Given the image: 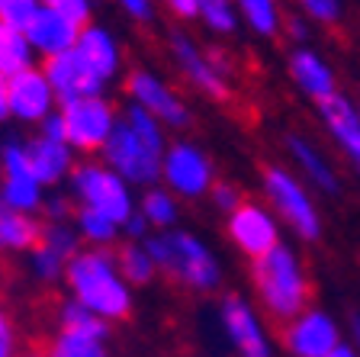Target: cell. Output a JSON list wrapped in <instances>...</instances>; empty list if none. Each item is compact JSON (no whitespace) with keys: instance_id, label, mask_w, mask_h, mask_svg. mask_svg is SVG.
I'll return each mask as SVG.
<instances>
[{"instance_id":"1","label":"cell","mask_w":360,"mask_h":357,"mask_svg":"<svg viewBox=\"0 0 360 357\" xmlns=\"http://www.w3.org/2000/svg\"><path fill=\"white\" fill-rule=\"evenodd\" d=\"M158 274L190 296H216L225 287V261L206 235L177 225L148 238Z\"/></svg>"},{"instance_id":"2","label":"cell","mask_w":360,"mask_h":357,"mask_svg":"<svg viewBox=\"0 0 360 357\" xmlns=\"http://www.w3.org/2000/svg\"><path fill=\"white\" fill-rule=\"evenodd\" d=\"M61 287L71 299L94 309L110 325H122L135 315V293L139 290L126 280L112 248H81L68 261Z\"/></svg>"},{"instance_id":"3","label":"cell","mask_w":360,"mask_h":357,"mask_svg":"<svg viewBox=\"0 0 360 357\" xmlns=\"http://www.w3.org/2000/svg\"><path fill=\"white\" fill-rule=\"evenodd\" d=\"M248 283H251V296L264 309L270 322H283L296 319L302 309L312 306V277L302 254L292 245H277L270 254L251 261L248 264Z\"/></svg>"},{"instance_id":"4","label":"cell","mask_w":360,"mask_h":357,"mask_svg":"<svg viewBox=\"0 0 360 357\" xmlns=\"http://www.w3.org/2000/svg\"><path fill=\"white\" fill-rule=\"evenodd\" d=\"M165 52L174 75L196 97L222 106L235 97V58L219 45H202L184 26H174L165 36Z\"/></svg>"},{"instance_id":"5","label":"cell","mask_w":360,"mask_h":357,"mask_svg":"<svg viewBox=\"0 0 360 357\" xmlns=\"http://www.w3.org/2000/svg\"><path fill=\"white\" fill-rule=\"evenodd\" d=\"M261 200L280 216L286 232L312 245L325 232L322 209L315 203V190L283 161H270L261 168Z\"/></svg>"},{"instance_id":"6","label":"cell","mask_w":360,"mask_h":357,"mask_svg":"<svg viewBox=\"0 0 360 357\" xmlns=\"http://www.w3.org/2000/svg\"><path fill=\"white\" fill-rule=\"evenodd\" d=\"M68 194L77 206L97 209V213H106L116 223H126L129 216L139 213V190L122 177L120 171H112L110 164L100 155L94 158H81L75 164V171L68 177Z\"/></svg>"},{"instance_id":"7","label":"cell","mask_w":360,"mask_h":357,"mask_svg":"<svg viewBox=\"0 0 360 357\" xmlns=\"http://www.w3.org/2000/svg\"><path fill=\"white\" fill-rule=\"evenodd\" d=\"M122 87H126L129 104H139L155 119H161L167 126V132L184 135L193 126V106L187 104V97L180 94L177 84L165 71H158L151 65H135L126 71Z\"/></svg>"},{"instance_id":"8","label":"cell","mask_w":360,"mask_h":357,"mask_svg":"<svg viewBox=\"0 0 360 357\" xmlns=\"http://www.w3.org/2000/svg\"><path fill=\"white\" fill-rule=\"evenodd\" d=\"M216 180L219 171L210 149L190 135H174L161 158V184L171 187L184 203H200L210 196Z\"/></svg>"},{"instance_id":"9","label":"cell","mask_w":360,"mask_h":357,"mask_svg":"<svg viewBox=\"0 0 360 357\" xmlns=\"http://www.w3.org/2000/svg\"><path fill=\"white\" fill-rule=\"evenodd\" d=\"M216 322L225 344L238 357H274V338L264 309L255 303V296L245 293H219L216 303Z\"/></svg>"},{"instance_id":"10","label":"cell","mask_w":360,"mask_h":357,"mask_svg":"<svg viewBox=\"0 0 360 357\" xmlns=\"http://www.w3.org/2000/svg\"><path fill=\"white\" fill-rule=\"evenodd\" d=\"M61 119H65L68 145L81 158H94L103 151L110 142L112 129L120 123L122 106L110 97V94H94V97H77L58 106Z\"/></svg>"},{"instance_id":"11","label":"cell","mask_w":360,"mask_h":357,"mask_svg":"<svg viewBox=\"0 0 360 357\" xmlns=\"http://www.w3.org/2000/svg\"><path fill=\"white\" fill-rule=\"evenodd\" d=\"M222 232H225V242L248 264L270 254L277 245H283V223H280V216L264 200H251V196H245V203L222 219Z\"/></svg>"},{"instance_id":"12","label":"cell","mask_w":360,"mask_h":357,"mask_svg":"<svg viewBox=\"0 0 360 357\" xmlns=\"http://www.w3.org/2000/svg\"><path fill=\"white\" fill-rule=\"evenodd\" d=\"M106 164L112 171H120L135 190H145V187L161 184V158H165V149L151 145L145 135H139L120 113V123L112 129L110 142L100 151Z\"/></svg>"},{"instance_id":"13","label":"cell","mask_w":360,"mask_h":357,"mask_svg":"<svg viewBox=\"0 0 360 357\" xmlns=\"http://www.w3.org/2000/svg\"><path fill=\"white\" fill-rule=\"evenodd\" d=\"M338 344H345L341 322L315 303L280 325V348L286 357H328Z\"/></svg>"},{"instance_id":"14","label":"cell","mask_w":360,"mask_h":357,"mask_svg":"<svg viewBox=\"0 0 360 357\" xmlns=\"http://www.w3.org/2000/svg\"><path fill=\"white\" fill-rule=\"evenodd\" d=\"M0 161H4V177H0V200L7 206L39 216L49 196V187L36 177L26 151V139H7L0 145Z\"/></svg>"},{"instance_id":"15","label":"cell","mask_w":360,"mask_h":357,"mask_svg":"<svg viewBox=\"0 0 360 357\" xmlns=\"http://www.w3.org/2000/svg\"><path fill=\"white\" fill-rule=\"evenodd\" d=\"M7 97H10V119L20 123L22 129H39L61 106L42 65H32L26 71H20L16 77H10Z\"/></svg>"},{"instance_id":"16","label":"cell","mask_w":360,"mask_h":357,"mask_svg":"<svg viewBox=\"0 0 360 357\" xmlns=\"http://www.w3.org/2000/svg\"><path fill=\"white\" fill-rule=\"evenodd\" d=\"M283 151L290 158V168L306 180L319 194L338 196L341 194V174H338L335 161L325 155V149L312 135L306 132H286L283 135Z\"/></svg>"},{"instance_id":"17","label":"cell","mask_w":360,"mask_h":357,"mask_svg":"<svg viewBox=\"0 0 360 357\" xmlns=\"http://www.w3.org/2000/svg\"><path fill=\"white\" fill-rule=\"evenodd\" d=\"M286 75H290L292 87L300 90L306 100H312L315 106L325 104L328 97L341 94L338 90V77L335 68L322 58L319 49L312 45H292L290 55H286Z\"/></svg>"},{"instance_id":"18","label":"cell","mask_w":360,"mask_h":357,"mask_svg":"<svg viewBox=\"0 0 360 357\" xmlns=\"http://www.w3.org/2000/svg\"><path fill=\"white\" fill-rule=\"evenodd\" d=\"M75 49L90 61V68H94L110 87L129 71L126 68V45H122L120 32L103 20L87 23L81 30V39H77Z\"/></svg>"},{"instance_id":"19","label":"cell","mask_w":360,"mask_h":357,"mask_svg":"<svg viewBox=\"0 0 360 357\" xmlns=\"http://www.w3.org/2000/svg\"><path fill=\"white\" fill-rule=\"evenodd\" d=\"M42 68H45V75H49V81H52L61 104L77 100V97H94V94H106V90H110V84L90 68V61L84 58L77 49L42 61Z\"/></svg>"},{"instance_id":"20","label":"cell","mask_w":360,"mask_h":357,"mask_svg":"<svg viewBox=\"0 0 360 357\" xmlns=\"http://www.w3.org/2000/svg\"><path fill=\"white\" fill-rule=\"evenodd\" d=\"M315 110H319V123L338 145L341 158L360 174V106L345 94H335Z\"/></svg>"},{"instance_id":"21","label":"cell","mask_w":360,"mask_h":357,"mask_svg":"<svg viewBox=\"0 0 360 357\" xmlns=\"http://www.w3.org/2000/svg\"><path fill=\"white\" fill-rule=\"evenodd\" d=\"M26 151H30V164H32V171H36V177L42 180L49 190L68 187V177L75 171V164L81 161V155H77L68 142L49 139V135H42V132H32L30 139H26Z\"/></svg>"},{"instance_id":"22","label":"cell","mask_w":360,"mask_h":357,"mask_svg":"<svg viewBox=\"0 0 360 357\" xmlns=\"http://www.w3.org/2000/svg\"><path fill=\"white\" fill-rule=\"evenodd\" d=\"M81 23L71 20V16L58 13V10H49L42 7L39 16L26 26V39H30L32 52H36L39 61H49L61 52H71L81 39Z\"/></svg>"},{"instance_id":"23","label":"cell","mask_w":360,"mask_h":357,"mask_svg":"<svg viewBox=\"0 0 360 357\" xmlns=\"http://www.w3.org/2000/svg\"><path fill=\"white\" fill-rule=\"evenodd\" d=\"M42 216H30L0 200V258H26L42 238Z\"/></svg>"},{"instance_id":"24","label":"cell","mask_w":360,"mask_h":357,"mask_svg":"<svg viewBox=\"0 0 360 357\" xmlns=\"http://www.w3.org/2000/svg\"><path fill=\"white\" fill-rule=\"evenodd\" d=\"M241 16V30L255 39H280L286 26L283 0H235Z\"/></svg>"},{"instance_id":"25","label":"cell","mask_w":360,"mask_h":357,"mask_svg":"<svg viewBox=\"0 0 360 357\" xmlns=\"http://www.w3.org/2000/svg\"><path fill=\"white\" fill-rule=\"evenodd\" d=\"M139 213L148 219V225L155 232H167V229H177L180 219H184V200L174 194L171 187L155 184V187H145L139 194Z\"/></svg>"},{"instance_id":"26","label":"cell","mask_w":360,"mask_h":357,"mask_svg":"<svg viewBox=\"0 0 360 357\" xmlns=\"http://www.w3.org/2000/svg\"><path fill=\"white\" fill-rule=\"evenodd\" d=\"M71 223H75L84 248H120L122 242H126V235H122V223H116V219L106 216V213H97V209L77 206V213H75Z\"/></svg>"},{"instance_id":"27","label":"cell","mask_w":360,"mask_h":357,"mask_svg":"<svg viewBox=\"0 0 360 357\" xmlns=\"http://www.w3.org/2000/svg\"><path fill=\"white\" fill-rule=\"evenodd\" d=\"M55 322H58L61 332H77V335H90V338H103L112 342V325L106 319H100L94 309H87L84 303L65 296L55 309Z\"/></svg>"},{"instance_id":"28","label":"cell","mask_w":360,"mask_h":357,"mask_svg":"<svg viewBox=\"0 0 360 357\" xmlns=\"http://www.w3.org/2000/svg\"><path fill=\"white\" fill-rule=\"evenodd\" d=\"M36 52H32L30 39L22 30H13L7 23H0V81H10L20 71L36 65Z\"/></svg>"},{"instance_id":"29","label":"cell","mask_w":360,"mask_h":357,"mask_svg":"<svg viewBox=\"0 0 360 357\" xmlns=\"http://www.w3.org/2000/svg\"><path fill=\"white\" fill-rule=\"evenodd\" d=\"M116 258H120L122 274H126V280L132 283L135 290H145V287H151V283L161 277L155 258H151L148 242H129L126 238V242L116 248Z\"/></svg>"},{"instance_id":"30","label":"cell","mask_w":360,"mask_h":357,"mask_svg":"<svg viewBox=\"0 0 360 357\" xmlns=\"http://www.w3.org/2000/svg\"><path fill=\"white\" fill-rule=\"evenodd\" d=\"M202 32L212 39H235L241 32V16H238V7L235 0H200V20Z\"/></svg>"},{"instance_id":"31","label":"cell","mask_w":360,"mask_h":357,"mask_svg":"<svg viewBox=\"0 0 360 357\" xmlns=\"http://www.w3.org/2000/svg\"><path fill=\"white\" fill-rule=\"evenodd\" d=\"M68 261L61 251L49 248L45 242H39L30 254H26V274L36 287H45V290H52V287H61L65 283V270H68Z\"/></svg>"},{"instance_id":"32","label":"cell","mask_w":360,"mask_h":357,"mask_svg":"<svg viewBox=\"0 0 360 357\" xmlns=\"http://www.w3.org/2000/svg\"><path fill=\"white\" fill-rule=\"evenodd\" d=\"M45 351H49V357H112L110 342L77 335V332H61V328L49 338Z\"/></svg>"},{"instance_id":"33","label":"cell","mask_w":360,"mask_h":357,"mask_svg":"<svg viewBox=\"0 0 360 357\" xmlns=\"http://www.w3.org/2000/svg\"><path fill=\"white\" fill-rule=\"evenodd\" d=\"M290 4L315 26H338L345 16V0H290Z\"/></svg>"},{"instance_id":"34","label":"cell","mask_w":360,"mask_h":357,"mask_svg":"<svg viewBox=\"0 0 360 357\" xmlns=\"http://www.w3.org/2000/svg\"><path fill=\"white\" fill-rule=\"evenodd\" d=\"M39 242H45V245L55 248V251H61L65 258H75V254L84 248V242H81V235H77L75 223H45L42 238H39Z\"/></svg>"},{"instance_id":"35","label":"cell","mask_w":360,"mask_h":357,"mask_svg":"<svg viewBox=\"0 0 360 357\" xmlns=\"http://www.w3.org/2000/svg\"><path fill=\"white\" fill-rule=\"evenodd\" d=\"M206 203L212 206V213L216 216H229V213H235V209L245 203V194H241V187L235 184V180H216V187L210 190V196H206Z\"/></svg>"},{"instance_id":"36","label":"cell","mask_w":360,"mask_h":357,"mask_svg":"<svg viewBox=\"0 0 360 357\" xmlns=\"http://www.w3.org/2000/svg\"><path fill=\"white\" fill-rule=\"evenodd\" d=\"M39 10H42V0H0V23L26 32V26L39 16Z\"/></svg>"},{"instance_id":"37","label":"cell","mask_w":360,"mask_h":357,"mask_svg":"<svg viewBox=\"0 0 360 357\" xmlns=\"http://www.w3.org/2000/svg\"><path fill=\"white\" fill-rule=\"evenodd\" d=\"M112 7L120 10L132 26H155L158 13H161L158 0H112Z\"/></svg>"},{"instance_id":"38","label":"cell","mask_w":360,"mask_h":357,"mask_svg":"<svg viewBox=\"0 0 360 357\" xmlns=\"http://www.w3.org/2000/svg\"><path fill=\"white\" fill-rule=\"evenodd\" d=\"M77 213V203L71 200V194H61V190H49V196H45V206H42V223H71Z\"/></svg>"},{"instance_id":"39","label":"cell","mask_w":360,"mask_h":357,"mask_svg":"<svg viewBox=\"0 0 360 357\" xmlns=\"http://www.w3.org/2000/svg\"><path fill=\"white\" fill-rule=\"evenodd\" d=\"M97 4L100 0H42V7L58 10V13L77 20L81 26H87V23L97 20Z\"/></svg>"},{"instance_id":"40","label":"cell","mask_w":360,"mask_h":357,"mask_svg":"<svg viewBox=\"0 0 360 357\" xmlns=\"http://www.w3.org/2000/svg\"><path fill=\"white\" fill-rule=\"evenodd\" d=\"M161 13H167L174 23H196L200 20V0H158Z\"/></svg>"},{"instance_id":"41","label":"cell","mask_w":360,"mask_h":357,"mask_svg":"<svg viewBox=\"0 0 360 357\" xmlns=\"http://www.w3.org/2000/svg\"><path fill=\"white\" fill-rule=\"evenodd\" d=\"M283 36L290 39L292 45H309V36H312V26L302 13H286V26H283Z\"/></svg>"},{"instance_id":"42","label":"cell","mask_w":360,"mask_h":357,"mask_svg":"<svg viewBox=\"0 0 360 357\" xmlns=\"http://www.w3.org/2000/svg\"><path fill=\"white\" fill-rule=\"evenodd\" d=\"M122 235H126L129 242H148V238L155 235V229L148 225V219H145L142 213H135V216H129L126 223H122Z\"/></svg>"},{"instance_id":"43","label":"cell","mask_w":360,"mask_h":357,"mask_svg":"<svg viewBox=\"0 0 360 357\" xmlns=\"http://www.w3.org/2000/svg\"><path fill=\"white\" fill-rule=\"evenodd\" d=\"M36 132L49 135V139H58V142H68V132H65V119H61V113H52V116L45 119L42 126L36 129Z\"/></svg>"},{"instance_id":"44","label":"cell","mask_w":360,"mask_h":357,"mask_svg":"<svg viewBox=\"0 0 360 357\" xmlns=\"http://www.w3.org/2000/svg\"><path fill=\"white\" fill-rule=\"evenodd\" d=\"M0 342L16 344V322H13V315H10V309L4 303H0Z\"/></svg>"},{"instance_id":"45","label":"cell","mask_w":360,"mask_h":357,"mask_svg":"<svg viewBox=\"0 0 360 357\" xmlns=\"http://www.w3.org/2000/svg\"><path fill=\"white\" fill-rule=\"evenodd\" d=\"M10 123V97H7V81H0V126Z\"/></svg>"},{"instance_id":"46","label":"cell","mask_w":360,"mask_h":357,"mask_svg":"<svg viewBox=\"0 0 360 357\" xmlns=\"http://www.w3.org/2000/svg\"><path fill=\"white\" fill-rule=\"evenodd\" d=\"M328 357H360V348H357V344H347L345 342V344H338Z\"/></svg>"},{"instance_id":"47","label":"cell","mask_w":360,"mask_h":357,"mask_svg":"<svg viewBox=\"0 0 360 357\" xmlns=\"http://www.w3.org/2000/svg\"><path fill=\"white\" fill-rule=\"evenodd\" d=\"M0 357H20V354H16V344L0 342Z\"/></svg>"},{"instance_id":"48","label":"cell","mask_w":360,"mask_h":357,"mask_svg":"<svg viewBox=\"0 0 360 357\" xmlns=\"http://www.w3.org/2000/svg\"><path fill=\"white\" fill-rule=\"evenodd\" d=\"M20 357H49V351L45 348H30V351H22Z\"/></svg>"},{"instance_id":"49","label":"cell","mask_w":360,"mask_h":357,"mask_svg":"<svg viewBox=\"0 0 360 357\" xmlns=\"http://www.w3.org/2000/svg\"><path fill=\"white\" fill-rule=\"evenodd\" d=\"M351 332L357 338V348H360V315H351Z\"/></svg>"},{"instance_id":"50","label":"cell","mask_w":360,"mask_h":357,"mask_svg":"<svg viewBox=\"0 0 360 357\" xmlns=\"http://www.w3.org/2000/svg\"><path fill=\"white\" fill-rule=\"evenodd\" d=\"M0 177H4V161H0Z\"/></svg>"}]
</instances>
